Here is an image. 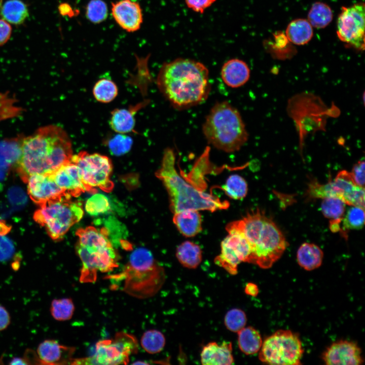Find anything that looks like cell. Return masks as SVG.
I'll use <instances>...</instances> for the list:
<instances>
[{
  "instance_id": "d6986e66",
  "label": "cell",
  "mask_w": 365,
  "mask_h": 365,
  "mask_svg": "<svg viewBox=\"0 0 365 365\" xmlns=\"http://www.w3.org/2000/svg\"><path fill=\"white\" fill-rule=\"evenodd\" d=\"M76 348L62 345L53 339L45 340L36 349L39 364L64 365L70 364Z\"/></svg>"
},
{
  "instance_id": "ba28073f",
  "label": "cell",
  "mask_w": 365,
  "mask_h": 365,
  "mask_svg": "<svg viewBox=\"0 0 365 365\" xmlns=\"http://www.w3.org/2000/svg\"><path fill=\"white\" fill-rule=\"evenodd\" d=\"M286 110L295 125L301 151L308 135L325 131L328 118L337 117L340 114L335 104L329 107L320 97L308 91L297 93L289 98Z\"/></svg>"
},
{
  "instance_id": "5bb4252c",
  "label": "cell",
  "mask_w": 365,
  "mask_h": 365,
  "mask_svg": "<svg viewBox=\"0 0 365 365\" xmlns=\"http://www.w3.org/2000/svg\"><path fill=\"white\" fill-rule=\"evenodd\" d=\"M364 9L361 3L343 7L337 22L339 39L359 51L364 49Z\"/></svg>"
},
{
  "instance_id": "836d02e7",
  "label": "cell",
  "mask_w": 365,
  "mask_h": 365,
  "mask_svg": "<svg viewBox=\"0 0 365 365\" xmlns=\"http://www.w3.org/2000/svg\"><path fill=\"white\" fill-rule=\"evenodd\" d=\"M223 189L230 198L235 200L244 198L247 193L248 186L246 180L238 174L230 175L227 179Z\"/></svg>"
},
{
  "instance_id": "ac0fdd59",
  "label": "cell",
  "mask_w": 365,
  "mask_h": 365,
  "mask_svg": "<svg viewBox=\"0 0 365 365\" xmlns=\"http://www.w3.org/2000/svg\"><path fill=\"white\" fill-rule=\"evenodd\" d=\"M111 14L119 26L128 32L139 30L143 22L142 10L139 4L132 0L113 3Z\"/></svg>"
},
{
  "instance_id": "f1b7e54d",
  "label": "cell",
  "mask_w": 365,
  "mask_h": 365,
  "mask_svg": "<svg viewBox=\"0 0 365 365\" xmlns=\"http://www.w3.org/2000/svg\"><path fill=\"white\" fill-rule=\"evenodd\" d=\"M285 32L288 40L297 45L307 44L313 36L312 25L304 19H298L290 22Z\"/></svg>"
},
{
  "instance_id": "8992f818",
  "label": "cell",
  "mask_w": 365,
  "mask_h": 365,
  "mask_svg": "<svg viewBox=\"0 0 365 365\" xmlns=\"http://www.w3.org/2000/svg\"><path fill=\"white\" fill-rule=\"evenodd\" d=\"M202 131L209 144L226 153L240 150L249 137L239 112L227 101L213 105L205 118Z\"/></svg>"
},
{
  "instance_id": "f546056e",
  "label": "cell",
  "mask_w": 365,
  "mask_h": 365,
  "mask_svg": "<svg viewBox=\"0 0 365 365\" xmlns=\"http://www.w3.org/2000/svg\"><path fill=\"white\" fill-rule=\"evenodd\" d=\"M237 334L238 346L243 353L253 355L260 351L263 341L256 328L250 326L244 327Z\"/></svg>"
},
{
  "instance_id": "7bdbcfd3",
  "label": "cell",
  "mask_w": 365,
  "mask_h": 365,
  "mask_svg": "<svg viewBox=\"0 0 365 365\" xmlns=\"http://www.w3.org/2000/svg\"><path fill=\"white\" fill-rule=\"evenodd\" d=\"M8 197L12 205L17 207L23 206L27 199L23 190L18 187L12 188L8 192Z\"/></svg>"
},
{
  "instance_id": "e575fe53",
  "label": "cell",
  "mask_w": 365,
  "mask_h": 365,
  "mask_svg": "<svg viewBox=\"0 0 365 365\" xmlns=\"http://www.w3.org/2000/svg\"><path fill=\"white\" fill-rule=\"evenodd\" d=\"M141 345L143 349L150 354H156L164 348L166 340L164 335L156 330L147 331L141 338Z\"/></svg>"
},
{
  "instance_id": "484cf974",
  "label": "cell",
  "mask_w": 365,
  "mask_h": 365,
  "mask_svg": "<svg viewBox=\"0 0 365 365\" xmlns=\"http://www.w3.org/2000/svg\"><path fill=\"white\" fill-rule=\"evenodd\" d=\"M323 253L317 245L305 242L299 248L297 260L300 266L307 271H311L319 267L322 262Z\"/></svg>"
},
{
  "instance_id": "603a6c76",
  "label": "cell",
  "mask_w": 365,
  "mask_h": 365,
  "mask_svg": "<svg viewBox=\"0 0 365 365\" xmlns=\"http://www.w3.org/2000/svg\"><path fill=\"white\" fill-rule=\"evenodd\" d=\"M139 103L128 108H117L111 113L110 125L118 133L126 134L133 131L135 126L134 116L137 112L147 103Z\"/></svg>"
},
{
  "instance_id": "6da1fadb",
  "label": "cell",
  "mask_w": 365,
  "mask_h": 365,
  "mask_svg": "<svg viewBox=\"0 0 365 365\" xmlns=\"http://www.w3.org/2000/svg\"><path fill=\"white\" fill-rule=\"evenodd\" d=\"M71 141L65 130L57 125L38 129L22 141L16 159L22 179L36 174H49L71 161Z\"/></svg>"
},
{
  "instance_id": "681fc988",
  "label": "cell",
  "mask_w": 365,
  "mask_h": 365,
  "mask_svg": "<svg viewBox=\"0 0 365 365\" xmlns=\"http://www.w3.org/2000/svg\"><path fill=\"white\" fill-rule=\"evenodd\" d=\"M11 227L7 225L4 222L0 221V236H3L11 230Z\"/></svg>"
},
{
  "instance_id": "f6af8a7d",
  "label": "cell",
  "mask_w": 365,
  "mask_h": 365,
  "mask_svg": "<svg viewBox=\"0 0 365 365\" xmlns=\"http://www.w3.org/2000/svg\"><path fill=\"white\" fill-rule=\"evenodd\" d=\"M12 27L10 23L0 19V46L5 44L11 37Z\"/></svg>"
},
{
  "instance_id": "277c9868",
  "label": "cell",
  "mask_w": 365,
  "mask_h": 365,
  "mask_svg": "<svg viewBox=\"0 0 365 365\" xmlns=\"http://www.w3.org/2000/svg\"><path fill=\"white\" fill-rule=\"evenodd\" d=\"M175 161L173 151L167 149L163 153L161 166L155 173L167 191L172 212L188 209L213 212L229 207L228 201H222L188 182L177 172Z\"/></svg>"
},
{
  "instance_id": "7dc6e473",
  "label": "cell",
  "mask_w": 365,
  "mask_h": 365,
  "mask_svg": "<svg viewBox=\"0 0 365 365\" xmlns=\"http://www.w3.org/2000/svg\"><path fill=\"white\" fill-rule=\"evenodd\" d=\"M244 291L247 295L256 297L259 294V289L257 285L255 283L249 282L246 284Z\"/></svg>"
},
{
  "instance_id": "7a4b0ae2",
  "label": "cell",
  "mask_w": 365,
  "mask_h": 365,
  "mask_svg": "<svg viewBox=\"0 0 365 365\" xmlns=\"http://www.w3.org/2000/svg\"><path fill=\"white\" fill-rule=\"evenodd\" d=\"M156 83L163 96L178 110L203 103L211 90L208 68L202 63L188 58L164 63Z\"/></svg>"
},
{
  "instance_id": "30bf717a",
  "label": "cell",
  "mask_w": 365,
  "mask_h": 365,
  "mask_svg": "<svg viewBox=\"0 0 365 365\" xmlns=\"http://www.w3.org/2000/svg\"><path fill=\"white\" fill-rule=\"evenodd\" d=\"M259 351L261 362L277 365L300 364L304 353L298 335L288 330H279L266 338Z\"/></svg>"
},
{
  "instance_id": "b9f144b4",
  "label": "cell",
  "mask_w": 365,
  "mask_h": 365,
  "mask_svg": "<svg viewBox=\"0 0 365 365\" xmlns=\"http://www.w3.org/2000/svg\"><path fill=\"white\" fill-rule=\"evenodd\" d=\"M355 184L361 187H364V161L360 160L355 163L350 172Z\"/></svg>"
},
{
  "instance_id": "44dd1931",
  "label": "cell",
  "mask_w": 365,
  "mask_h": 365,
  "mask_svg": "<svg viewBox=\"0 0 365 365\" xmlns=\"http://www.w3.org/2000/svg\"><path fill=\"white\" fill-rule=\"evenodd\" d=\"M201 362L203 365H230L234 362L232 354V344L224 341L221 344L211 342L203 346L201 354Z\"/></svg>"
},
{
  "instance_id": "4fadbf2b",
  "label": "cell",
  "mask_w": 365,
  "mask_h": 365,
  "mask_svg": "<svg viewBox=\"0 0 365 365\" xmlns=\"http://www.w3.org/2000/svg\"><path fill=\"white\" fill-rule=\"evenodd\" d=\"M310 192L313 198L336 197L348 205L364 208V188L357 185L346 170L340 171L334 180L325 184L313 182Z\"/></svg>"
},
{
  "instance_id": "ee69618b",
  "label": "cell",
  "mask_w": 365,
  "mask_h": 365,
  "mask_svg": "<svg viewBox=\"0 0 365 365\" xmlns=\"http://www.w3.org/2000/svg\"><path fill=\"white\" fill-rule=\"evenodd\" d=\"M216 0H185L187 7L193 11L202 14L206 9L210 7Z\"/></svg>"
},
{
  "instance_id": "52a82bcc",
  "label": "cell",
  "mask_w": 365,
  "mask_h": 365,
  "mask_svg": "<svg viewBox=\"0 0 365 365\" xmlns=\"http://www.w3.org/2000/svg\"><path fill=\"white\" fill-rule=\"evenodd\" d=\"M115 280L122 282V290L139 299L155 295L164 281V271L148 249L138 247L130 254L122 271L111 275Z\"/></svg>"
},
{
  "instance_id": "d6a6232c",
  "label": "cell",
  "mask_w": 365,
  "mask_h": 365,
  "mask_svg": "<svg viewBox=\"0 0 365 365\" xmlns=\"http://www.w3.org/2000/svg\"><path fill=\"white\" fill-rule=\"evenodd\" d=\"M118 89L112 80L105 78L98 80L94 85L93 94L96 100L102 103H108L117 96Z\"/></svg>"
},
{
  "instance_id": "74e56055",
  "label": "cell",
  "mask_w": 365,
  "mask_h": 365,
  "mask_svg": "<svg viewBox=\"0 0 365 365\" xmlns=\"http://www.w3.org/2000/svg\"><path fill=\"white\" fill-rule=\"evenodd\" d=\"M110 209V204L108 198L104 195L99 193L93 194L88 199L85 204L86 212L92 215H97L104 213Z\"/></svg>"
},
{
  "instance_id": "2e32d148",
  "label": "cell",
  "mask_w": 365,
  "mask_h": 365,
  "mask_svg": "<svg viewBox=\"0 0 365 365\" xmlns=\"http://www.w3.org/2000/svg\"><path fill=\"white\" fill-rule=\"evenodd\" d=\"M321 359L328 365H358L364 362L360 347L355 342L347 340L333 343L323 352Z\"/></svg>"
},
{
  "instance_id": "ab89813d",
  "label": "cell",
  "mask_w": 365,
  "mask_h": 365,
  "mask_svg": "<svg viewBox=\"0 0 365 365\" xmlns=\"http://www.w3.org/2000/svg\"><path fill=\"white\" fill-rule=\"evenodd\" d=\"M132 140L125 134L118 133L107 142L110 152L115 155L120 156L127 153L131 149Z\"/></svg>"
},
{
  "instance_id": "7c38bea8",
  "label": "cell",
  "mask_w": 365,
  "mask_h": 365,
  "mask_svg": "<svg viewBox=\"0 0 365 365\" xmlns=\"http://www.w3.org/2000/svg\"><path fill=\"white\" fill-rule=\"evenodd\" d=\"M71 161L79 167L86 191L95 194L97 193L96 188L106 192L112 191L114 183L111 176L113 165L108 157L81 151L73 155Z\"/></svg>"
},
{
  "instance_id": "60d3db41",
  "label": "cell",
  "mask_w": 365,
  "mask_h": 365,
  "mask_svg": "<svg viewBox=\"0 0 365 365\" xmlns=\"http://www.w3.org/2000/svg\"><path fill=\"white\" fill-rule=\"evenodd\" d=\"M15 252L12 241L6 236H0V262L10 260Z\"/></svg>"
},
{
  "instance_id": "c3c4849f",
  "label": "cell",
  "mask_w": 365,
  "mask_h": 365,
  "mask_svg": "<svg viewBox=\"0 0 365 365\" xmlns=\"http://www.w3.org/2000/svg\"><path fill=\"white\" fill-rule=\"evenodd\" d=\"M9 364H28L27 361L23 357H14L10 361Z\"/></svg>"
},
{
  "instance_id": "f35d334b",
  "label": "cell",
  "mask_w": 365,
  "mask_h": 365,
  "mask_svg": "<svg viewBox=\"0 0 365 365\" xmlns=\"http://www.w3.org/2000/svg\"><path fill=\"white\" fill-rule=\"evenodd\" d=\"M247 322L245 312L238 308H233L228 311L224 318V323L228 330L237 333L244 327Z\"/></svg>"
},
{
  "instance_id": "7402d4cb",
  "label": "cell",
  "mask_w": 365,
  "mask_h": 365,
  "mask_svg": "<svg viewBox=\"0 0 365 365\" xmlns=\"http://www.w3.org/2000/svg\"><path fill=\"white\" fill-rule=\"evenodd\" d=\"M221 78L228 86L237 88L245 84L250 78V69L244 61L234 58L224 63L221 71Z\"/></svg>"
},
{
  "instance_id": "cb8c5ba5",
  "label": "cell",
  "mask_w": 365,
  "mask_h": 365,
  "mask_svg": "<svg viewBox=\"0 0 365 365\" xmlns=\"http://www.w3.org/2000/svg\"><path fill=\"white\" fill-rule=\"evenodd\" d=\"M173 214V223L184 236L194 237L202 231V218L199 211L188 209Z\"/></svg>"
},
{
  "instance_id": "ffe728a7",
  "label": "cell",
  "mask_w": 365,
  "mask_h": 365,
  "mask_svg": "<svg viewBox=\"0 0 365 365\" xmlns=\"http://www.w3.org/2000/svg\"><path fill=\"white\" fill-rule=\"evenodd\" d=\"M48 175L71 197H78L86 191L80 168L71 161Z\"/></svg>"
},
{
  "instance_id": "5b68a950",
  "label": "cell",
  "mask_w": 365,
  "mask_h": 365,
  "mask_svg": "<svg viewBox=\"0 0 365 365\" xmlns=\"http://www.w3.org/2000/svg\"><path fill=\"white\" fill-rule=\"evenodd\" d=\"M76 247L82 266L80 281L93 283L98 273L110 272L118 267V254L108 239L105 228L89 226L77 230Z\"/></svg>"
},
{
  "instance_id": "d590c367",
  "label": "cell",
  "mask_w": 365,
  "mask_h": 365,
  "mask_svg": "<svg viewBox=\"0 0 365 365\" xmlns=\"http://www.w3.org/2000/svg\"><path fill=\"white\" fill-rule=\"evenodd\" d=\"M74 310L75 306L70 298L56 299L51 302L50 313L53 318L57 321L69 320L73 315Z\"/></svg>"
},
{
  "instance_id": "1f68e13d",
  "label": "cell",
  "mask_w": 365,
  "mask_h": 365,
  "mask_svg": "<svg viewBox=\"0 0 365 365\" xmlns=\"http://www.w3.org/2000/svg\"><path fill=\"white\" fill-rule=\"evenodd\" d=\"M350 206L346 210L341 221V231L344 235L349 230L361 229L364 223V208L357 206Z\"/></svg>"
},
{
  "instance_id": "4dcf8cb0",
  "label": "cell",
  "mask_w": 365,
  "mask_h": 365,
  "mask_svg": "<svg viewBox=\"0 0 365 365\" xmlns=\"http://www.w3.org/2000/svg\"><path fill=\"white\" fill-rule=\"evenodd\" d=\"M333 17V12L327 4L316 2L312 5L309 11L308 21L312 26L323 28L330 23Z\"/></svg>"
},
{
  "instance_id": "3957f363",
  "label": "cell",
  "mask_w": 365,
  "mask_h": 365,
  "mask_svg": "<svg viewBox=\"0 0 365 365\" xmlns=\"http://www.w3.org/2000/svg\"><path fill=\"white\" fill-rule=\"evenodd\" d=\"M226 230L240 232L250 248L247 263L269 269L282 256L288 246L283 233L265 212L257 208L242 218L227 224Z\"/></svg>"
},
{
  "instance_id": "bcb514c9",
  "label": "cell",
  "mask_w": 365,
  "mask_h": 365,
  "mask_svg": "<svg viewBox=\"0 0 365 365\" xmlns=\"http://www.w3.org/2000/svg\"><path fill=\"white\" fill-rule=\"evenodd\" d=\"M11 323V316L7 309L0 304V331L6 330Z\"/></svg>"
},
{
  "instance_id": "8fae6325",
  "label": "cell",
  "mask_w": 365,
  "mask_h": 365,
  "mask_svg": "<svg viewBox=\"0 0 365 365\" xmlns=\"http://www.w3.org/2000/svg\"><path fill=\"white\" fill-rule=\"evenodd\" d=\"M138 343L131 334L121 332L114 338L100 341L91 356L73 358L70 364H126L131 354L138 351Z\"/></svg>"
},
{
  "instance_id": "4316f807",
  "label": "cell",
  "mask_w": 365,
  "mask_h": 365,
  "mask_svg": "<svg viewBox=\"0 0 365 365\" xmlns=\"http://www.w3.org/2000/svg\"><path fill=\"white\" fill-rule=\"evenodd\" d=\"M176 257L184 267L194 269L198 267L202 260V251L198 244L186 241L178 246Z\"/></svg>"
},
{
  "instance_id": "9c48e42d",
  "label": "cell",
  "mask_w": 365,
  "mask_h": 365,
  "mask_svg": "<svg viewBox=\"0 0 365 365\" xmlns=\"http://www.w3.org/2000/svg\"><path fill=\"white\" fill-rule=\"evenodd\" d=\"M83 214L81 203L71 201V196L67 195L40 206L33 217L53 240H58L81 220Z\"/></svg>"
},
{
  "instance_id": "e0dca14e",
  "label": "cell",
  "mask_w": 365,
  "mask_h": 365,
  "mask_svg": "<svg viewBox=\"0 0 365 365\" xmlns=\"http://www.w3.org/2000/svg\"><path fill=\"white\" fill-rule=\"evenodd\" d=\"M26 182L30 198L39 206L68 195L48 174H33L28 177Z\"/></svg>"
},
{
  "instance_id": "83f0119b",
  "label": "cell",
  "mask_w": 365,
  "mask_h": 365,
  "mask_svg": "<svg viewBox=\"0 0 365 365\" xmlns=\"http://www.w3.org/2000/svg\"><path fill=\"white\" fill-rule=\"evenodd\" d=\"M0 15L9 23L22 24L28 16L27 5L21 0H7L0 7Z\"/></svg>"
},
{
  "instance_id": "9a60e30c",
  "label": "cell",
  "mask_w": 365,
  "mask_h": 365,
  "mask_svg": "<svg viewBox=\"0 0 365 365\" xmlns=\"http://www.w3.org/2000/svg\"><path fill=\"white\" fill-rule=\"evenodd\" d=\"M228 235L221 242V251L214 259L216 265L232 275L238 272V266L241 262L247 263L250 248L248 242L239 231L227 230Z\"/></svg>"
},
{
  "instance_id": "8d00e7d4",
  "label": "cell",
  "mask_w": 365,
  "mask_h": 365,
  "mask_svg": "<svg viewBox=\"0 0 365 365\" xmlns=\"http://www.w3.org/2000/svg\"><path fill=\"white\" fill-rule=\"evenodd\" d=\"M85 15L87 19L94 24L104 21L108 15V8L103 0H90L87 4Z\"/></svg>"
},
{
  "instance_id": "d4e9b609",
  "label": "cell",
  "mask_w": 365,
  "mask_h": 365,
  "mask_svg": "<svg viewBox=\"0 0 365 365\" xmlns=\"http://www.w3.org/2000/svg\"><path fill=\"white\" fill-rule=\"evenodd\" d=\"M321 210L323 215L330 219V228L333 232L341 231V224L346 211V204L336 197L322 199Z\"/></svg>"
}]
</instances>
